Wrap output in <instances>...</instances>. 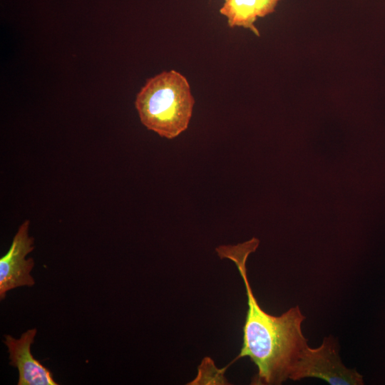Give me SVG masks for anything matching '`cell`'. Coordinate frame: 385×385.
Masks as SVG:
<instances>
[{
  "mask_svg": "<svg viewBox=\"0 0 385 385\" xmlns=\"http://www.w3.org/2000/svg\"><path fill=\"white\" fill-rule=\"evenodd\" d=\"M220 13L226 17L230 27H242L260 36L255 25L257 19L262 17L259 0H224Z\"/></svg>",
  "mask_w": 385,
  "mask_h": 385,
  "instance_id": "obj_6",
  "label": "cell"
},
{
  "mask_svg": "<svg viewBox=\"0 0 385 385\" xmlns=\"http://www.w3.org/2000/svg\"><path fill=\"white\" fill-rule=\"evenodd\" d=\"M194 105L187 78L175 70L148 78L135 100L141 123L167 139L175 138L188 129Z\"/></svg>",
  "mask_w": 385,
  "mask_h": 385,
  "instance_id": "obj_2",
  "label": "cell"
},
{
  "mask_svg": "<svg viewBox=\"0 0 385 385\" xmlns=\"http://www.w3.org/2000/svg\"><path fill=\"white\" fill-rule=\"evenodd\" d=\"M36 332V329H29L19 339L5 335L4 343L8 348L9 364L18 369V385H57L50 370L34 358L31 352Z\"/></svg>",
  "mask_w": 385,
  "mask_h": 385,
  "instance_id": "obj_5",
  "label": "cell"
},
{
  "mask_svg": "<svg viewBox=\"0 0 385 385\" xmlns=\"http://www.w3.org/2000/svg\"><path fill=\"white\" fill-rule=\"evenodd\" d=\"M262 8V17H265L275 10L279 0H259Z\"/></svg>",
  "mask_w": 385,
  "mask_h": 385,
  "instance_id": "obj_7",
  "label": "cell"
},
{
  "mask_svg": "<svg viewBox=\"0 0 385 385\" xmlns=\"http://www.w3.org/2000/svg\"><path fill=\"white\" fill-rule=\"evenodd\" d=\"M260 240L252 237L237 245H220L215 248L221 259H228L237 266L244 282L247 311L243 327V343L234 361L248 356L257 368L252 384L279 385L290 374L304 349L307 339L302 331L305 317L298 306L279 316L264 311L260 306L247 277L246 262L255 252Z\"/></svg>",
  "mask_w": 385,
  "mask_h": 385,
  "instance_id": "obj_1",
  "label": "cell"
},
{
  "mask_svg": "<svg viewBox=\"0 0 385 385\" xmlns=\"http://www.w3.org/2000/svg\"><path fill=\"white\" fill-rule=\"evenodd\" d=\"M307 377L319 378L332 385H361L362 376L355 369H349L339 355L336 339L325 337L317 348L307 346L295 364L289 379L299 381Z\"/></svg>",
  "mask_w": 385,
  "mask_h": 385,
  "instance_id": "obj_3",
  "label": "cell"
},
{
  "mask_svg": "<svg viewBox=\"0 0 385 385\" xmlns=\"http://www.w3.org/2000/svg\"><path fill=\"white\" fill-rule=\"evenodd\" d=\"M30 221L25 220L15 234L8 252L0 258V299L14 288L31 287L35 282L31 275L33 258L26 257L34 249V240L29 235Z\"/></svg>",
  "mask_w": 385,
  "mask_h": 385,
  "instance_id": "obj_4",
  "label": "cell"
}]
</instances>
